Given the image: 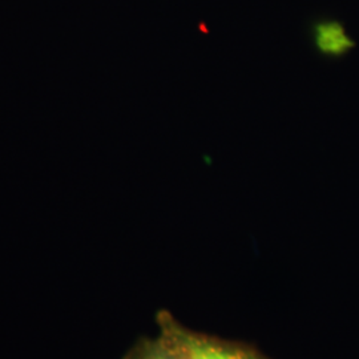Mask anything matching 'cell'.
I'll list each match as a JSON object with an SVG mask.
<instances>
[{
  "mask_svg": "<svg viewBox=\"0 0 359 359\" xmlns=\"http://www.w3.org/2000/svg\"><path fill=\"white\" fill-rule=\"evenodd\" d=\"M314 46L323 56L339 57L355 44L348 38L345 28L337 22H325L314 28Z\"/></svg>",
  "mask_w": 359,
  "mask_h": 359,
  "instance_id": "3",
  "label": "cell"
},
{
  "mask_svg": "<svg viewBox=\"0 0 359 359\" xmlns=\"http://www.w3.org/2000/svg\"><path fill=\"white\" fill-rule=\"evenodd\" d=\"M156 323L157 334L140 338L121 359H189L161 311L156 316Z\"/></svg>",
  "mask_w": 359,
  "mask_h": 359,
  "instance_id": "2",
  "label": "cell"
},
{
  "mask_svg": "<svg viewBox=\"0 0 359 359\" xmlns=\"http://www.w3.org/2000/svg\"><path fill=\"white\" fill-rule=\"evenodd\" d=\"M189 359H270L249 344L189 329L168 310H160Z\"/></svg>",
  "mask_w": 359,
  "mask_h": 359,
  "instance_id": "1",
  "label": "cell"
}]
</instances>
